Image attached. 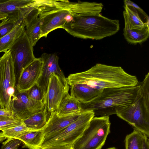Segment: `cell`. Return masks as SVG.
<instances>
[{"label": "cell", "mask_w": 149, "mask_h": 149, "mask_svg": "<svg viewBox=\"0 0 149 149\" xmlns=\"http://www.w3.org/2000/svg\"><path fill=\"white\" fill-rule=\"evenodd\" d=\"M47 115L45 106L42 111L32 114L23 121L30 130H42L47 123Z\"/></svg>", "instance_id": "obj_22"}, {"label": "cell", "mask_w": 149, "mask_h": 149, "mask_svg": "<svg viewBox=\"0 0 149 149\" xmlns=\"http://www.w3.org/2000/svg\"><path fill=\"white\" fill-rule=\"evenodd\" d=\"M25 30L23 22L16 26L9 33L0 39V52H5L10 49Z\"/></svg>", "instance_id": "obj_18"}, {"label": "cell", "mask_w": 149, "mask_h": 149, "mask_svg": "<svg viewBox=\"0 0 149 149\" xmlns=\"http://www.w3.org/2000/svg\"><path fill=\"white\" fill-rule=\"evenodd\" d=\"M41 23V38H46L51 31L63 29L65 23L75 13L83 11L84 1L68 0H34Z\"/></svg>", "instance_id": "obj_3"}, {"label": "cell", "mask_w": 149, "mask_h": 149, "mask_svg": "<svg viewBox=\"0 0 149 149\" xmlns=\"http://www.w3.org/2000/svg\"><path fill=\"white\" fill-rule=\"evenodd\" d=\"M37 149H73L71 145H55L40 147Z\"/></svg>", "instance_id": "obj_29"}, {"label": "cell", "mask_w": 149, "mask_h": 149, "mask_svg": "<svg viewBox=\"0 0 149 149\" xmlns=\"http://www.w3.org/2000/svg\"><path fill=\"white\" fill-rule=\"evenodd\" d=\"M70 88L66 79L53 73L49 79L45 97L47 113L56 111L60 102L68 93Z\"/></svg>", "instance_id": "obj_10"}, {"label": "cell", "mask_w": 149, "mask_h": 149, "mask_svg": "<svg viewBox=\"0 0 149 149\" xmlns=\"http://www.w3.org/2000/svg\"><path fill=\"white\" fill-rule=\"evenodd\" d=\"M16 82L13 59L9 50L0 58V102L2 109L11 110L17 91Z\"/></svg>", "instance_id": "obj_8"}, {"label": "cell", "mask_w": 149, "mask_h": 149, "mask_svg": "<svg viewBox=\"0 0 149 149\" xmlns=\"http://www.w3.org/2000/svg\"><path fill=\"white\" fill-rule=\"evenodd\" d=\"M2 109V107H1V104L0 102V109Z\"/></svg>", "instance_id": "obj_35"}, {"label": "cell", "mask_w": 149, "mask_h": 149, "mask_svg": "<svg viewBox=\"0 0 149 149\" xmlns=\"http://www.w3.org/2000/svg\"><path fill=\"white\" fill-rule=\"evenodd\" d=\"M148 137L143 134V144L142 149H149Z\"/></svg>", "instance_id": "obj_31"}, {"label": "cell", "mask_w": 149, "mask_h": 149, "mask_svg": "<svg viewBox=\"0 0 149 149\" xmlns=\"http://www.w3.org/2000/svg\"><path fill=\"white\" fill-rule=\"evenodd\" d=\"M28 98L37 102L45 101V96L41 89L36 83L27 91Z\"/></svg>", "instance_id": "obj_26"}, {"label": "cell", "mask_w": 149, "mask_h": 149, "mask_svg": "<svg viewBox=\"0 0 149 149\" xmlns=\"http://www.w3.org/2000/svg\"><path fill=\"white\" fill-rule=\"evenodd\" d=\"M140 87L107 88L91 101L80 102L82 111H92L95 116H109L116 114L130 105L136 97Z\"/></svg>", "instance_id": "obj_4"}, {"label": "cell", "mask_w": 149, "mask_h": 149, "mask_svg": "<svg viewBox=\"0 0 149 149\" xmlns=\"http://www.w3.org/2000/svg\"><path fill=\"white\" fill-rule=\"evenodd\" d=\"M143 133L134 129L125 139V149H142Z\"/></svg>", "instance_id": "obj_24"}, {"label": "cell", "mask_w": 149, "mask_h": 149, "mask_svg": "<svg viewBox=\"0 0 149 149\" xmlns=\"http://www.w3.org/2000/svg\"><path fill=\"white\" fill-rule=\"evenodd\" d=\"M23 121L16 119L10 118L0 121V130L17 126L22 124Z\"/></svg>", "instance_id": "obj_27"}, {"label": "cell", "mask_w": 149, "mask_h": 149, "mask_svg": "<svg viewBox=\"0 0 149 149\" xmlns=\"http://www.w3.org/2000/svg\"><path fill=\"white\" fill-rule=\"evenodd\" d=\"M40 58L43 65L41 74L37 83L45 96L49 80L52 74H56L64 79L66 78L59 66V58L56 53H44Z\"/></svg>", "instance_id": "obj_12"}, {"label": "cell", "mask_w": 149, "mask_h": 149, "mask_svg": "<svg viewBox=\"0 0 149 149\" xmlns=\"http://www.w3.org/2000/svg\"><path fill=\"white\" fill-rule=\"evenodd\" d=\"M137 96L132 103L116 115L135 129L149 136V73L139 82Z\"/></svg>", "instance_id": "obj_5"}, {"label": "cell", "mask_w": 149, "mask_h": 149, "mask_svg": "<svg viewBox=\"0 0 149 149\" xmlns=\"http://www.w3.org/2000/svg\"><path fill=\"white\" fill-rule=\"evenodd\" d=\"M24 18L7 17L0 23V39L10 32L17 25L23 22Z\"/></svg>", "instance_id": "obj_25"}, {"label": "cell", "mask_w": 149, "mask_h": 149, "mask_svg": "<svg viewBox=\"0 0 149 149\" xmlns=\"http://www.w3.org/2000/svg\"><path fill=\"white\" fill-rule=\"evenodd\" d=\"M24 22L25 31L33 47L41 38V23L38 10L34 7L25 16Z\"/></svg>", "instance_id": "obj_16"}, {"label": "cell", "mask_w": 149, "mask_h": 149, "mask_svg": "<svg viewBox=\"0 0 149 149\" xmlns=\"http://www.w3.org/2000/svg\"><path fill=\"white\" fill-rule=\"evenodd\" d=\"M17 139L22 142V148L37 149L41 147L44 136L42 130H29Z\"/></svg>", "instance_id": "obj_19"}, {"label": "cell", "mask_w": 149, "mask_h": 149, "mask_svg": "<svg viewBox=\"0 0 149 149\" xmlns=\"http://www.w3.org/2000/svg\"><path fill=\"white\" fill-rule=\"evenodd\" d=\"M120 28L117 19H110L100 13H80L72 15L63 29L74 37L100 40L115 34Z\"/></svg>", "instance_id": "obj_2"}, {"label": "cell", "mask_w": 149, "mask_h": 149, "mask_svg": "<svg viewBox=\"0 0 149 149\" xmlns=\"http://www.w3.org/2000/svg\"><path fill=\"white\" fill-rule=\"evenodd\" d=\"M45 106V100L37 102L30 99L27 91L19 93L16 91L11 107L14 118L23 121L32 114L42 111Z\"/></svg>", "instance_id": "obj_11"}, {"label": "cell", "mask_w": 149, "mask_h": 149, "mask_svg": "<svg viewBox=\"0 0 149 149\" xmlns=\"http://www.w3.org/2000/svg\"><path fill=\"white\" fill-rule=\"evenodd\" d=\"M0 116L15 119L14 118L13 112L11 110L7 109H0Z\"/></svg>", "instance_id": "obj_30"}, {"label": "cell", "mask_w": 149, "mask_h": 149, "mask_svg": "<svg viewBox=\"0 0 149 149\" xmlns=\"http://www.w3.org/2000/svg\"><path fill=\"white\" fill-rule=\"evenodd\" d=\"M29 129L23 122L19 125L3 130L0 132V143L2 148L10 141L19 137L28 131Z\"/></svg>", "instance_id": "obj_23"}, {"label": "cell", "mask_w": 149, "mask_h": 149, "mask_svg": "<svg viewBox=\"0 0 149 149\" xmlns=\"http://www.w3.org/2000/svg\"><path fill=\"white\" fill-rule=\"evenodd\" d=\"M10 118H12L0 116V121L4 120H7Z\"/></svg>", "instance_id": "obj_33"}, {"label": "cell", "mask_w": 149, "mask_h": 149, "mask_svg": "<svg viewBox=\"0 0 149 149\" xmlns=\"http://www.w3.org/2000/svg\"><path fill=\"white\" fill-rule=\"evenodd\" d=\"M22 142L19 140L15 139L9 142L3 148V149H18Z\"/></svg>", "instance_id": "obj_28"}, {"label": "cell", "mask_w": 149, "mask_h": 149, "mask_svg": "<svg viewBox=\"0 0 149 149\" xmlns=\"http://www.w3.org/2000/svg\"><path fill=\"white\" fill-rule=\"evenodd\" d=\"M109 116L94 117L82 136L72 145L73 149H101L110 133Z\"/></svg>", "instance_id": "obj_6"}, {"label": "cell", "mask_w": 149, "mask_h": 149, "mask_svg": "<svg viewBox=\"0 0 149 149\" xmlns=\"http://www.w3.org/2000/svg\"><path fill=\"white\" fill-rule=\"evenodd\" d=\"M8 16L6 15L0 13V20H3L6 18Z\"/></svg>", "instance_id": "obj_32"}, {"label": "cell", "mask_w": 149, "mask_h": 149, "mask_svg": "<svg viewBox=\"0 0 149 149\" xmlns=\"http://www.w3.org/2000/svg\"><path fill=\"white\" fill-rule=\"evenodd\" d=\"M34 7V0H0V13L7 17L24 18Z\"/></svg>", "instance_id": "obj_14"}, {"label": "cell", "mask_w": 149, "mask_h": 149, "mask_svg": "<svg viewBox=\"0 0 149 149\" xmlns=\"http://www.w3.org/2000/svg\"><path fill=\"white\" fill-rule=\"evenodd\" d=\"M56 111L63 115L80 113L83 112L80 102L69 93L63 98Z\"/></svg>", "instance_id": "obj_20"}, {"label": "cell", "mask_w": 149, "mask_h": 149, "mask_svg": "<svg viewBox=\"0 0 149 149\" xmlns=\"http://www.w3.org/2000/svg\"><path fill=\"white\" fill-rule=\"evenodd\" d=\"M107 149H116V148L115 147H113Z\"/></svg>", "instance_id": "obj_34"}, {"label": "cell", "mask_w": 149, "mask_h": 149, "mask_svg": "<svg viewBox=\"0 0 149 149\" xmlns=\"http://www.w3.org/2000/svg\"><path fill=\"white\" fill-rule=\"evenodd\" d=\"M123 11L125 27L131 29L141 30L149 24L146 14L137 8L130 6H124Z\"/></svg>", "instance_id": "obj_17"}, {"label": "cell", "mask_w": 149, "mask_h": 149, "mask_svg": "<svg viewBox=\"0 0 149 149\" xmlns=\"http://www.w3.org/2000/svg\"><path fill=\"white\" fill-rule=\"evenodd\" d=\"M94 117L92 111H83L78 117L55 134L44 139L41 147L55 145H72L82 135L92 119Z\"/></svg>", "instance_id": "obj_7"}, {"label": "cell", "mask_w": 149, "mask_h": 149, "mask_svg": "<svg viewBox=\"0 0 149 149\" xmlns=\"http://www.w3.org/2000/svg\"><path fill=\"white\" fill-rule=\"evenodd\" d=\"M82 112L65 115L60 114L56 111L51 113L47 124L42 130L44 139L52 136L63 130L75 120Z\"/></svg>", "instance_id": "obj_15"}, {"label": "cell", "mask_w": 149, "mask_h": 149, "mask_svg": "<svg viewBox=\"0 0 149 149\" xmlns=\"http://www.w3.org/2000/svg\"><path fill=\"white\" fill-rule=\"evenodd\" d=\"M9 50L13 58L16 81L22 71L35 58L33 47L25 30Z\"/></svg>", "instance_id": "obj_9"}, {"label": "cell", "mask_w": 149, "mask_h": 149, "mask_svg": "<svg viewBox=\"0 0 149 149\" xmlns=\"http://www.w3.org/2000/svg\"><path fill=\"white\" fill-rule=\"evenodd\" d=\"M43 62L40 57L36 58L21 72L16 82L19 93L26 92L36 84L40 76Z\"/></svg>", "instance_id": "obj_13"}, {"label": "cell", "mask_w": 149, "mask_h": 149, "mask_svg": "<svg viewBox=\"0 0 149 149\" xmlns=\"http://www.w3.org/2000/svg\"><path fill=\"white\" fill-rule=\"evenodd\" d=\"M66 79L69 85L79 84L100 94L105 88L134 86L139 84L135 76L120 66L97 63L84 72L71 74Z\"/></svg>", "instance_id": "obj_1"}, {"label": "cell", "mask_w": 149, "mask_h": 149, "mask_svg": "<svg viewBox=\"0 0 149 149\" xmlns=\"http://www.w3.org/2000/svg\"><path fill=\"white\" fill-rule=\"evenodd\" d=\"M123 35L129 43L134 45L141 44L146 41L149 36V26L141 30L131 29L125 27L123 29Z\"/></svg>", "instance_id": "obj_21"}]
</instances>
